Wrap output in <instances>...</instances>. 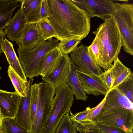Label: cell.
<instances>
[{
  "label": "cell",
  "mask_w": 133,
  "mask_h": 133,
  "mask_svg": "<svg viewBox=\"0 0 133 133\" xmlns=\"http://www.w3.org/2000/svg\"><path fill=\"white\" fill-rule=\"evenodd\" d=\"M0 133H29L17 124L14 119L4 118L0 125Z\"/></svg>",
  "instance_id": "cell-25"
},
{
  "label": "cell",
  "mask_w": 133,
  "mask_h": 133,
  "mask_svg": "<svg viewBox=\"0 0 133 133\" xmlns=\"http://www.w3.org/2000/svg\"><path fill=\"white\" fill-rule=\"evenodd\" d=\"M0 79H1V76H0Z\"/></svg>",
  "instance_id": "cell-40"
},
{
  "label": "cell",
  "mask_w": 133,
  "mask_h": 133,
  "mask_svg": "<svg viewBox=\"0 0 133 133\" xmlns=\"http://www.w3.org/2000/svg\"><path fill=\"white\" fill-rule=\"evenodd\" d=\"M41 19H48V15L46 0H43L41 11Z\"/></svg>",
  "instance_id": "cell-36"
},
{
  "label": "cell",
  "mask_w": 133,
  "mask_h": 133,
  "mask_svg": "<svg viewBox=\"0 0 133 133\" xmlns=\"http://www.w3.org/2000/svg\"><path fill=\"white\" fill-rule=\"evenodd\" d=\"M77 130L82 133H105L94 124H87L76 126Z\"/></svg>",
  "instance_id": "cell-32"
},
{
  "label": "cell",
  "mask_w": 133,
  "mask_h": 133,
  "mask_svg": "<svg viewBox=\"0 0 133 133\" xmlns=\"http://www.w3.org/2000/svg\"><path fill=\"white\" fill-rule=\"evenodd\" d=\"M3 52L5 55L9 66L22 79L27 81L25 71L16 54L13 44L6 38L3 43Z\"/></svg>",
  "instance_id": "cell-19"
},
{
  "label": "cell",
  "mask_w": 133,
  "mask_h": 133,
  "mask_svg": "<svg viewBox=\"0 0 133 133\" xmlns=\"http://www.w3.org/2000/svg\"><path fill=\"white\" fill-rule=\"evenodd\" d=\"M105 96L100 111L92 121L121 108L133 110V103L117 88L109 89Z\"/></svg>",
  "instance_id": "cell-9"
},
{
  "label": "cell",
  "mask_w": 133,
  "mask_h": 133,
  "mask_svg": "<svg viewBox=\"0 0 133 133\" xmlns=\"http://www.w3.org/2000/svg\"><path fill=\"white\" fill-rule=\"evenodd\" d=\"M76 72L86 94L95 96L105 95L109 91L99 76L84 72L77 69Z\"/></svg>",
  "instance_id": "cell-12"
},
{
  "label": "cell",
  "mask_w": 133,
  "mask_h": 133,
  "mask_svg": "<svg viewBox=\"0 0 133 133\" xmlns=\"http://www.w3.org/2000/svg\"><path fill=\"white\" fill-rule=\"evenodd\" d=\"M112 17L115 20L121 34L123 49L133 55V4L115 3Z\"/></svg>",
  "instance_id": "cell-5"
},
{
  "label": "cell",
  "mask_w": 133,
  "mask_h": 133,
  "mask_svg": "<svg viewBox=\"0 0 133 133\" xmlns=\"http://www.w3.org/2000/svg\"><path fill=\"white\" fill-rule=\"evenodd\" d=\"M33 80V78H29L31 90L30 116L31 125L34 122L37 111L38 92V84L32 85Z\"/></svg>",
  "instance_id": "cell-26"
},
{
  "label": "cell",
  "mask_w": 133,
  "mask_h": 133,
  "mask_svg": "<svg viewBox=\"0 0 133 133\" xmlns=\"http://www.w3.org/2000/svg\"><path fill=\"white\" fill-rule=\"evenodd\" d=\"M96 123L121 128L125 131L132 132L133 110L121 108L92 121Z\"/></svg>",
  "instance_id": "cell-8"
},
{
  "label": "cell",
  "mask_w": 133,
  "mask_h": 133,
  "mask_svg": "<svg viewBox=\"0 0 133 133\" xmlns=\"http://www.w3.org/2000/svg\"><path fill=\"white\" fill-rule=\"evenodd\" d=\"M27 21L20 8L11 18L5 28V32L9 39L12 41L17 40L24 30Z\"/></svg>",
  "instance_id": "cell-15"
},
{
  "label": "cell",
  "mask_w": 133,
  "mask_h": 133,
  "mask_svg": "<svg viewBox=\"0 0 133 133\" xmlns=\"http://www.w3.org/2000/svg\"><path fill=\"white\" fill-rule=\"evenodd\" d=\"M58 41L56 39H53L17 49L19 59L26 77L29 78L38 77L46 54L57 47Z\"/></svg>",
  "instance_id": "cell-3"
},
{
  "label": "cell",
  "mask_w": 133,
  "mask_h": 133,
  "mask_svg": "<svg viewBox=\"0 0 133 133\" xmlns=\"http://www.w3.org/2000/svg\"><path fill=\"white\" fill-rule=\"evenodd\" d=\"M81 40L72 39L65 42H60L58 43L57 47L63 54L68 55L74 51L77 45L81 43Z\"/></svg>",
  "instance_id": "cell-30"
},
{
  "label": "cell",
  "mask_w": 133,
  "mask_h": 133,
  "mask_svg": "<svg viewBox=\"0 0 133 133\" xmlns=\"http://www.w3.org/2000/svg\"><path fill=\"white\" fill-rule=\"evenodd\" d=\"M6 35L3 30H0V56L3 52V41L5 38Z\"/></svg>",
  "instance_id": "cell-37"
},
{
  "label": "cell",
  "mask_w": 133,
  "mask_h": 133,
  "mask_svg": "<svg viewBox=\"0 0 133 133\" xmlns=\"http://www.w3.org/2000/svg\"><path fill=\"white\" fill-rule=\"evenodd\" d=\"M117 88L133 103V77L123 82Z\"/></svg>",
  "instance_id": "cell-28"
},
{
  "label": "cell",
  "mask_w": 133,
  "mask_h": 133,
  "mask_svg": "<svg viewBox=\"0 0 133 133\" xmlns=\"http://www.w3.org/2000/svg\"><path fill=\"white\" fill-rule=\"evenodd\" d=\"M62 54L60 50L57 47L48 52L40 69L39 75L42 77H47L52 73L57 66Z\"/></svg>",
  "instance_id": "cell-20"
},
{
  "label": "cell",
  "mask_w": 133,
  "mask_h": 133,
  "mask_svg": "<svg viewBox=\"0 0 133 133\" xmlns=\"http://www.w3.org/2000/svg\"><path fill=\"white\" fill-rule=\"evenodd\" d=\"M105 97L100 103L96 107L90 109L89 113L85 118V120L88 124H94L95 123L92 120L100 111L104 103Z\"/></svg>",
  "instance_id": "cell-33"
},
{
  "label": "cell",
  "mask_w": 133,
  "mask_h": 133,
  "mask_svg": "<svg viewBox=\"0 0 133 133\" xmlns=\"http://www.w3.org/2000/svg\"><path fill=\"white\" fill-rule=\"evenodd\" d=\"M87 50L91 58L99 65L101 52L99 42L97 37H95L91 44L87 46Z\"/></svg>",
  "instance_id": "cell-29"
},
{
  "label": "cell",
  "mask_w": 133,
  "mask_h": 133,
  "mask_svg": "<svg viewBox=\"0 0 133 133\" xmlns=\"http://www.w3.org/2000/svg\"><path fill=\"white\" fill-rule=\"evenodd\" d=\"M48 19L60 42L81 40L89 34L90 18L72 0H46Z\"/></svg>",
  "instance_id": "cell-1"
},
{
  "label": "cell",
  "mask_w": 133,
  "mask_h": 133,
  "mask_svg": "<svg viewBox=\"0 0 133 133\" xmlns=\"http://www.w3.org/2000/svg\"><path fill=\"white\" fill-rule=\"evenodd\" d=\"M77 66L71 59L70 63V73L67 84L71 88L74 95L77 100L86 101L88 98L80 82L76 70Z\"/></svg>",
  "instance_id": "cell-21"
},
{
  "label": "cell",
  "mask_w": 133,
  "mask_h": 133,
  "mask_svg": "<svg viewBox=\"0 0 133 133\" xmlns=\"http://www.w3.org/2000/svg\"><path fill=\"white\" fill-rule=\"evenodd\" d=\"M70 111L67 112L63 116L54 133H77L76 126L70 119Z\"/></svg>",
  "instance_id": "cell-24"
},
{
  "label": "cell",
  "mask_w": 133,
  "mask_h": 133,
  "mask_svg": "<svg viewBox=\"0 0 133 133\" xmlns=\"http://www.w3.org/2000/svg\"><path fill=\"white\" fill-rule=\"evenodd\" d=\"M7 72L15 92L22 97L26 96L30 88L29 82L22 79L10 66Z\"/></svg>",
  "instance_id": "cell-23"
},
{
  "label": "cell",
  "mask_w": 133,
  "mask_h": 133,
  "mask_svg": "<svg viewBox=\"0 0 133 133\" xmlns=\"http://www.w3.org/2000/svg\"><path fill=\"white\" fill-rule=\"evenodd\" d=\"M55 94L50 115L42 133H54L63 116L70 111L74 101L72 91L67 83L56 88Z\"/></svg>",
  "instance_id": "cell-4"
},
{
  "label": "cell",
  "mask_w": 133,
  "mask_h": 133,
  "mask_svg": "<svg viewBox=\"0 0 133 133\" xmlns=\"http://www.w3.org/2000/svg\"><path fill=\"white\" fill-rule=\"evenodd\" d=\"M74 2L86 11L90 18L98 17L104 21L112 17L115 3L112 0H77Z\"/></svg>",
  "instance_id": "cell-7"
},
{
  "label": "cell",
  "mask_w": 133,
  "mask_h": 133,
  "mask_svg": "<svg viewBox=\"0 0 133 133\" xmlns=\"http://www.w3.org/2000/svg\"><path fill=\"white\" fill-rule=\"evenodd\" d=\"M90 109V107L87 108L86 109L70 116L71 121L75 125H83L88 124L85 119Z\"/></svg>",
  "instance_id": "cell-31"
},
{
  "label": "cell",
  "mask_w": 133,
  "mask_h": 133,
  "mask_svg": "<svg viewBox=\"0 0 133 133\" xmlns=\"http://www.w3.org/2000/svg\"><path fill=\"white\" fill-rule=\"evenodd\" d=\"M21 97L15 92L0 89V110L4 118H15Z\"/></svg>",
  "instance_id": "cell-13"
},
{
  "label": "cell",
  "mask_w": 133,
  "mask_h": 133,
  "mask_svg": "<svg viewBox=\"0 0 133 133\" xmlns=\"http://www.w3.org/2000/svg\"><path fill=\"white\" fill-rule=\"evenodd\" d=\"M3 119V115L0 110V125L1 124Z\"/></svg>",
  "instance_id": "cell-38"
},
{
  "label": "cell",
  "mask_w": 133,
  "mask_h": 133,
  "mask_svg": "<svg viewBox=\"0 0 133 133\" xmlns=\"http://www.w3.org/2000/svg\"><path fill=\"white\" fill-rule=\"evenodd\" d=\"M19 0H0V30H3L10 21L13 11L20 5Z\"/></svg>",
  "instance_id": "cell-22"
},
{
  "label": "cell",
  "mask_w": 133,
  "mask_h": 133,
  "mask_svg": "<svg viewBox=\"0 0 133 133\" xmlns=\"http://www.w3.org/2000/svg\"><path fill=\"white\" fill-rule=\"evenodd\" d=\"M103 82L108 89H111L112 80L109 68L107 70H105L104 72L99 76Z\"/></svg>",
  "instance_id": "cell-35"
},
{
  "label": "cell",
  "mask_w": 133,
  "mask_h": 133,
  "mask_svg": "<svg viewBox=\"0 0 133 133\" xmlns=\"http://www.w3.org/2000/svg\"><path fill=\"white\" fill-rule=\"evenodd\" d=\"M44 41L40 26L38 23H28L15 42L19 48H23Z\"/></svg>",
  "instance_id": "cell-14"
},
{
  "label": "cell",
  "mask_w": 133,
  "mask_h": 133,
  "mask_svg": "<svg viewBox=\"0 0 133 133\" xmlns=\"http://www.w3.org/2000/svg\"><path fill=\"white\" fill-rule=\"evenodd\" d=\"M92 33L100 43L101 57L99 65L104 70H107L118 56L122 46L119 29L111 17L105 20Z\"/></svg>",
  "instance_id": "cell-2"
},
{
  "label": "cell",
  "mask_w": 133,
  "mask_h": 133,
  "mask_svg": "<svg viewBox=\"0 0 133 133\" xmlns=\"http://www.w3.org/2000/svg\"><path fill=\"white\" fill-rule=\"evenodd\" d=\"M43 0H20L22 12L28 23H38L41 18V11Z\"/></svg>",
  "instance_id": "cell-18"
},
{
  "label": "cell",
  "mask_w": 133,
  "mask_h": 133,
  "mask_svg": "<svg viewBox=\"0 0 133 133\" xmlns=\"http://www.w3.org/2000/svg\"><path fill=\"white\" fill-rule=\"evenodd\" d=\"M95 125L105 133H133V131L127 132L122 128L107 125L96 123Z\"/></svg>",
  "instance_id": "cell-34"
},
{
  "label": "cell",
  "mask_w": 133,
  "mask_h": 133,
  "mask_svg": "<svg viewBox=\"0 0 133 133\" xmlns=\"http://www.w3.org/2000/svg\"><path fill=\"white\" fill-rule=\"evenodd\" d=\"M110 68L112 80L110 89L117 88L123 82L133 77L130 69L123 65L118 56L115 58Z\"/></svg>",
  "instance_id": "cell-17"
},
{
  "label": "cell",
  "mask_w": 133,
  "mask_h": 133,
  "mask_svg": "<svg viewBox=\"0 0 133 133\" xmlns=\"http://www.w3.org/2000/svg\"><path fill=\"white\" fill-rule=\"evenodd\" d=\"M37 110L34 122L28 130L29 133H42L50 115L55 89L44 82L38 84Z\"/></svg>",
  "instance_id": "cell-6"
},
{
  "label": "cell",
  "mask_w": 133,
  "mask_h": 133,
  "mask_svg": "<svg viewBox=\"0 0 133 133\" xmlns=\"http://www.w3.org/2000/svg\"><path fill=\"white\" fill-rule=\"evenodd\" d=\"M71 60L68 55L62 54L58 65L54 71L48 76L42 77L44 82L51 85L55 89L67 83Z\"/></svg>",
  "instance_id": "cell-11"
},
{
  "label": "cell",
  "mask_w": 133,
  "mask_h": 133,
  "mask_svg": "<svg viewBox=\"0 0 133 133\" xmlns=\"http://www.w3.org/2000/svg\"><path fill=\"white\" fill-rule=\"evenodd\" d=\"M30 90L26 96L21 97L15 118L14 119L18 125L28 131L31 127L30 119Z\"/></svg>",
  "instance_id": "cell-16"
},
{
  "label": "cell",
  "mask_w": 133,
  "mask_h": 133,
  "mask_svg": "<svg viewBox=\"0 0 133 133\" xmlns=\"http://www.w3.org/2000/svg\"><path fill=\"white\" fill-rule=\"evenodd\" d=\"M70 55L72 61L80 71L98 76L103 73L101 67L89 56L87 46L83 44L77 46Z\"/></svg>",
  "instance_id": "cell-10"
},
{
  "label": "cell",
  "mask_w": 133,
  "mask_h": 133,
  "mask_svg": "<svg viewBox=\"0 0 133 133\" xmlns=\"http://www.w3.org/2000/svg\"><path fill=\"white\" fill-rule=\"evenodd\" d=\"M38 23L45 41L52 39L53 37H56V34L48 19H41Z\"/></svg>",
  "instance_id": "cell-27"
},
{
  "label": "cell",
  "mask_w": 133,
  "mask_h": 133,
  "mask_svg": "<svg viewBox=\"0 0 133 133\" xmlns=\"http://www.w3.org/2000/svg\"><path fill=\"white\" fill-rule=\"evenodd\" d=\"M1 68H2L0 66V70H1Z\"/></svg>",
  "instance_id": "cell-39"
}]
</instances>
